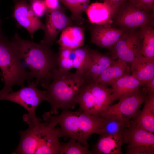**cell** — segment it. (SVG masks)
<instances>
[{
    "instance_id": "7a4b0ae2",
    "label": "cell",
    "mask_w": 154,
    "mask_h": 154,
    "mask_svg": "<svg viewBox=\"0 0 154 154\" xmlns=\"http://www.w3.org/2000/svg\"><path fill=\"white\" fill-rule=\"evenodd\" d=\"M43 118L45 122L60 125L57 128L59 137L73 139L86 146H88L87 141L91 135L98 134L105 120L79 109L75 111L63 110L56 116L46 112L43 114Z\"/></svg>"
},
{
    "instance_id": "4316f807",
    "label": "cell",
    "mask_w": 154,
    "mask_h": 154,
    "mask_svg": "<svg viewBox=\"0 0 154 154\" xmlns=\"http://www.w3.org/2000/svg\"><path fill=\"white\" fill-rule=\"evenodd\" d=\"M70 11L71 18L78 25L83 24L84 19L82 14L88 7L90 0H60Z\"/></svg>"
},
{
    "instance_id": "44dd1931",
    "label": "cell",
    "mask_w": 154,
    "mask_h": 154,
    "mask_svg": "<svg viewBox=\"0 0 154 154\" xmlns=\"http://www.w3.org/2000/svg\"><path fill=\"white\" fill-rule=\"evenodd\" d=\"M84 29L79 26H69L61 32L56 43L60 46L71 49L83 46L84 45Z\"/></svg>"
},
{
    "instance_id": "d6986e66",
    "label": "cell",
    "mask_w": 154,
    "mask_h": 154,
    "mask_svg": "<svg viewBox=\"0 0 154 154\" xmlns=\"http://www.w3.org/2000/svg\"><path fill=\"white\" fill-rule=\"evenodd\" d=\"M91 151L92 154H122L123 135L102 134Z\"/></svg>"
},
{
    "instance_id": "ffe728a7",
    "label": "cell",
    "mask_w": 154,
    "mask_h": 154,
    "mask_svg": "<svg viewBox=\"0 0 154 154\" xmlns=\"http://www.w3.org/2000/svg\"><path fill=\"white\" fill-rule=\"evenodd\" d=\"M144 107L130 122L151 133L154 132V93L147 95Z\"/></svg>"
},
{
    "instance_id": "1f68e13d",
    "label": "cell",
    "mask_w": 154,
    "mask_h": 154,
    "mask_svg": "<svg viewBox=\"0 0 154 154\" xmlns=\"http://www.w3.org/2000/svg\"><path fill=\"white\" fill-rule=\"evenodd\" d=\"M142 86L141 91L144 94L147 95L154 93V78L146 82Z\"/></svg>"
},
{
    "instance_id": "2e32d148",
    "label": "cell",
    "mask_w": 154,
    "mask_h": 154,
    "mask_svg": "<svg viewBox=\"0 0 154 154\" xmlns=\"http://www.w3.org/2000/svg\"><path fill=\"white\" fill-rule=\"evenodd\" d=\"M29 124L26 130L20 131L21 139L17 148L12 153L14 154H35L37 148L38 139V122Z\"/></svg>"
},
{
    "instance_id": "f1b7e54d",
    "label": "cell",
    "mask_w": 154,
    "mask_h": 154,
    "mask_svg": "<svg viewBox=\"0 0 154 154\" xmlns=\"http://www.w3.org/2000/svg\"><path fill=\"white\" fill-rule=\"evenodd\" d=\"M91 154L88 146L83 145L77 140L70 138L66 143L61 144L59 154Z\"/></svg>"
},
{
    "instance_id": "cb8c5ba5",
    "label": "cell",
    "mask_w": 154,
    "mask_h": 154,
    "mask_svg": "<svg viewBox=\"0 0 154 154\" xmlns=\"http://www.w3.org/2000/svg\"><path fill=\"white\" fill-rule=\"evenodd\" d=\"M153 26L145 25L138 28L142 54L154 60V29Z\"/></svg>"
},
{
    "instance_id": "4dcf8cb0",
    "label": "cell",
    "mask_w": 154,
    "mask_h": 154,
    "mask_svg": "<svg viewBox=\"0 0 154 154\" xmlns=\"http://www.w3.org/2000/svg\"><path fill=\"white\" fill-rule=\"evenodd\" d=\"M146 10L154 12V0H131Z\"/></svg>"
},
{
    "instance_id": "484cf974",
    "label": "cell",
    "mask_w": 154,
    "mask_h": 154,
    "mask_svg": "<svg viewBox=\"0 0 154 154\" xmlns=\"http://www.w3.org/2000/svg\"><path fill=\"white\" fill-rule=\"evenodd\" d=\"M88 47L86 46L73 49L74 68L76 70V73L83 77L92 64Z\"/></svg>"
},
{
    "instance_id": "6da1fadb",
    "label": "cell",
    "mask_w": 154,
    "mask_h": 154,
    "mask_svg": "<svg viewBox=\"0 0 154 154\" xmlns=\"http://www.w3.org/2000/svg\"><path fill=\"white\" fill-rule=\"evenodd\" d=\"M11 40L18 48L36 84H40L44 88L52 81L58 69V53L47 44L23 39L17 33Z\"/></svg>"
},
{
    "instance_id": "8d00e7d4",
    "label": "cell",
    "mask_w": 154,
    "mask_h": 154,
    "mask_svg": "<svg viewBox=\"0 0 154 154\" xmlns=\"http://www.w3.org/2000/svg\"><path fill=\"white\" fill-rule=\"evenodd\" d=\"M0 75H2V73L1 72H0Z\"/></svg>"
},
{
    "instance_id": "e575fe53",
    "label": "cell",
    "mask_w": 154,
    "mask_h": 154,
    "mask_svg": "<svg viewBox=\"0 0 154 154\" xmlns=\"http://www.w3.org/2000/svg\"><path fill=\"white\" fill-rule=\"evenodd\" d=\"M1 21L0 19V34H2V31L1 29Z\"/></svg>"
},
{
    "instance_id": "5b68a950",
    "label": "cell",
    "mask_w": 154,
    "mask_h": 154,
    "mask_svg": "<svg viewBox=\"0 0 154 154\" xmlns=\"http://www.w3.org/2000/svg\"><path fill=\"white\" fill-rule=\"evenodd\" d=\"M28 86H21L19 90L0 95V100H6L17 103L24 108L28 113L24 115L23 119L27 123L38 120L35 114L36 109L42 102L46 100V90L37 89L33 80L28 82Z\"/></svg>"
},
{
    "instance_id": "d590c367",
    "label": "cell",
    "mask_w": 154,
    "mask_h": 154,
    "mask_svg": "<svg viewBox=\"0 0 154 154\" xmlns=\"http://www.w3.org/2000/svg\"><path fill=\"white\" fill-rule=\"evenodd\" d=\"M26 1H29V2L32 1H34V0H26Z\"/></svg>"
},
{
    "instance_id": "3957f363",
    "label": "cell",
    "mask_w": 154,
    "mask_h": 154,
    "mask_svg": "<svg viewBox=\"0 0 154 154\" xmlns=\"http://www.w3.org/2000/svg\"><path fill=\"white\" fill-rule=\"evenodd\" d=\"M85 81L83 77L76 72L57 69L52 81L44 88L46 101L51 106L50 114H57L59 109H74L80 90Z\"/></svg>"
},
{
    "instance_id": "8992f818",
    "label": "cell",
    "mask_w": 154,
    "mask_h": 154,
    "mask_svg": "<svg viewBox=\"0 0 154 154\" xmlns=\"http://www.w3.org/2000/svg\"><path fill=\"white\" fill-rule=\"evenodd\" d=\"M113 22L125 31L145 25L153 27L154 12L146 10L131 0H125L119 6Z\"/></svg>"
},
{
    "instance_id": "603a6c76",
    "label": "cell",
    "mask_w": 154,
    "mask_h": 154,
    "mask_svg": "<svg viewBox=\"0 0 154 154\" xmlns=\"http://www.w3.org/2000/svg\"><path fill=\"white\" fill-rule=\"evenodd\" d=\"M130 64L132 75L143 84L154 78V60L141 56L135 58Z\"/></svg>"
},
{
    "instance_id": "4fadbf2b",
    "label": "cell",
    "mask_w": 154,
    "mask_h": 154,
    "mask_svg": "<svg viewBox=\"0 0 154 154\" xmlns=\"http://www.w3.org/2000/svg\"><path fill=\"white\" fill-rule=\"evenodd\" d=\"M91 41L101 48L110 49L118 41L125 31L109 26L92 24L89 27Z\"/></svg>"
},
{
    "instance_id": "d4e9b609",
    "label": "cell",
    "mask_w": 154,
    "mask_h": 154,
    "mask_svg": "<svg viewBox=\"0 0 154 154\" xmlns=\"http://www.w3.org/2000/svg\"><path fill=\"white\" fill-rule=\"evenodd\" d=\"M104 123L98 133L99 135H121L131 125L130 122L124 121L114 116L104 118Z\"/></svg>"
},
{
    "instance_id": "9a60e30c",
    "label": "cell",
    "mask_w": 154,
    "mask_h": 154,
    "mask_svg": "<svg viewBox=\"0 0 154 154\" xmlns=\"http://www.w3.org/2000/svg\"><path fill=\"white\" fill-rule=\"evenodd\" d=\"M85 81L92 94L95 116H98L113 102L112 95L113 89L109 88L107 85L97 83L95 81L88 80Z\"/></svg>"
},
{
    "instance_id": "e0dca14e",
    "label": "cell",
    "mask_w": 154,
    "mask_h": 154,
    "mask_svg": "<svg viewBox=\"0 0 154 154\" xmlns=\"http://www.w3.org/2000/svg\"><path fill=\"white\" fill-rule=\"evenodd\" d=\"M143 83L129 74L111 83L113 89L112 97L113 101L131 94L138 91Z\"/></svg>"
},
{
    "instance_id": "7402d4cb",
    "label": "cell",
    "mask_w": 154,
    "mask_h": 154,
    "mask_svg": "<svg viewBox=\"0 0 154 154\" xmlns=\"http://www.w3.org/2000/svg\"><path fill=\"white\" fill-rule=\"evenodd\" d=\"M130 70L127 63L117 59L106 68L95 81L98 83L110 85L113 81L129 74Z\"/></svg>"
},
{
    "instance_id": "52a82bcc",
    "label": "cell",
    "mask_w": 154,
    "mask_h": 154,
    "mask_svg": "<svg viewBox=\"0 0 154 154\" xmlns=\"http://www.w3.org/2000/svg\"><path fill=\"white\" fill-rule=\"evenodd\" d=\"M147 97V95L139 89L131 94L120 99L118 103L110 105L98 116L103 118L114 116L130 122L140 112V107Z\"/></svg>"
},
{
    "instance_id": "f546056e",
    "label": "cell",
    "mask_w": 154,
    "mask_h": 154,
    "mask_svg": "<svg viewBox=\"0 0 154 154\" xmlns=\"http://www.w3.org/2000/svg\"><path fill=\"white\" fill-rule=\"evenodd\" d=\"M30 4L34 13L38 17L45 14L47 9L43 0H35L30 2Z\"/></svg>"
},
{
    "instance_id": "7c38bea8",
    "label": "cell",
    "mask_w": 154,
    "mask_h": 154,
    "mask_svg": "<svg viewBox=\"0 0 154 154\" xmlns=\"http://www.w3.org/2000/svg\"><path fill=\"white\" fill-rule=\"evenodd\" d=\"M12 16L20 26L27 31L32 39L36 31L44 29V24L35 15L30 4L26 0H15Z\"/></svg>"
},
{
    "instance_id": "d6a6232c",
    "label": "cell",
    "mask_w": 154,
    "mask_h": 154,
    "mask_svg": "<svg viewBox=\"0 0 154 154\" xmlns=\"http://www.w3.org/2000/svg\"><path fill=\"white\" fill-rule=\"evenodd\" d=\"M47 10H55L59 8L61 6L60 0H43Z\"/></svg>"
},
{
    "instance_id": "5bb4252c",
    "label": "cell",
    "mask_w": 154,
    "mask_h": 154,
    "mask_svg": "<svg viewBox=\"0 0 154 154\" xmlns=\"http://www.w3.org/2000/svg\"><path fill=\"white\" fill-rule=\"evenodd\" d=\"M118 7L106 1L96 2L89 5L85 12L92 24L109 26Z\"/></svg>"
},
{
    "instance_id": "836d02e7",
    "label": "cell",
    "mask_w": 154,
    "mask_h": 154,
    "mask_svg": "<svg viewBox=\"0 0 154 154\" xmlns=\"http://www.w3.org/2000/svg\"><path fill=\"white\" fill-rule=\"evenodd\" d=\"M103 1L107 2L114 6H119L125 0H101Z\"/></svg>"
},
{
    "instance_id": "8fae6325",
    "label": "cell",
    "mask_w": 154,
    "mask_h": 154,
    "mask_svg": "<svg viewBox=\"0 0 154 154\" xmlns=\"http://www.w3.org/2000/svg\"><path fill=\"white\" fill-rule=\"evenodd\" d=\"M40 121L38 124V139L35 154H58L61 144L56 125L51 123Z\"/></svg>"
},
{
    "instance_id": "ac0fdd59",
    "label": "cell",
    "mask_w": 154,
    "mask_h": 154,
    "mask_svg": "<svg viewBox=\"0 0 154 154\" xmlns=\"http://www.w3.org/2000/svg\"><path fill=\"white\" fill-rule=\"evenodd\" d=\"M92 64L84 76L85 81H95L99 76L115 61L111 56L103 54L97 50L88 48Z\"/></svg>"
},
{
    "instance_id": "277c9868",
    "label": "cell",
    "mask_w": 154,
    "mask_h": 154,
    "mask_svg": "<svg viewBox=\"0 0 154 154\" xmlns=\"http://www.w3.org/2000/svg\"><path fill=\"white\" fill-rule=\"evenodd\" d=\"M21 54L17 45L12 40L0 34V69L4 82L0 95L8 93L15 85L21 86L25 81L33 80L30 71L23 66Z\"/></svg>"
},
{
    "instance_id": "30bf717a",
    "label": "cell",
    "mask_w": 154,
    "mask_h": 154,
    "mask_svg": "<svg viewBox=\"0 0 154 154\" xmlns=\"http://www.w3.org/2000/svg\"><path fill=\"white\" fill-rule=\"evenodd\" d=\"M64 7L55 10H47L43 30L44 36L41 42L52 46L58 34L67 27L74 25L71 17L67 16Z\"/></svg>"
},
{
    "instance_id": "ba28073f",
    "label": "cell",
    "mask_w": 154,
    "mask_h": 154,
    "mask_svg": "<svg viewBox=\"0 0 154 154\" xmlns=\"http://www.w3.org/2000/svg\"><path fill=\"white\" fill-rule=\"evenodd\" d=\"M109 50L110 56L114 59H121L131 63L136 58L143 56L138 33L136 30L126 31Z\"/></svg>"
},
{
    "instance_id": "9c48e42d",
    "label": "cell",
    "mask_w": 154,
    "mask_h": 154,
    "mask_svg": "<svg viewBox=\"0 0 154 154\" xmlns=\"http://www.w3.org/2000/svg\"><path fill=\"white\" fill-rule=\"evenodd\" d=\"M123 138V143L128 144L126 154H154L153 133L131 124L124 132Z\"/></svg>"
},
{
    "instance_id": "83f0119b",
    "label": "cell",
    "mask_w": 154,
    "mask_h": 154,
    "mask_svg": "<svg viewBox=\"0 0 154 154\" xmlns=\"http://www.w3.org/2000/svg\"><path fill=\"white\" fill-rule=\"evenodd\" d=\"M58 53V69L61 71H68L74 68L73 49L60 46Z\"/></svg>"
}]
</instances>
